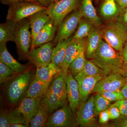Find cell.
<instances>
[{"instance_id":"484cf974","label":"cell","mask_w":127,"mask_h":127,"mask_svg":"<svg viewBox=\"0 0 127 127\" xmlns=\"http://www.w3.org/2000/svg\"><path fill=\"white\" fill-rule=\"evenodd\" d=\"M42 100L43 106L49 114L52 113L66 104V102L63 100L58 95L48 90L43 100Z\"/></svg>"},{"instance_id":"d6a6232c","label":"cell","mask_w":127,"mask_h":127,"mask_svg":"<svg viewBox=\"0 0 127 127\" xmlns=\"http://www.w3.org/2000/svg\"><path fill=\"white\" fill-rule=\"evenodd\" d=\"M16 73L0 61V84L6 82L17 75Z\"/></svg>"},{"instance_id":"d6986e66","label":"cell","mask_w":127,"mask_h":127,"mask_svg":"<svg viewBox=\"0 0 127 127\" xmlns=\"http://www.w3.org/2000/svg\"><path fill=\"white\" fill-rule=\"evenodd\" d=\"M61 71V68L51 62L47 66L37 67L35 77L41 81L51 84L55 77Z\"/></svg>"},{"instance_id":"4fadbf2b","label":"cell","mask_w":127,"mask_h":127,"mask_svg":"<svg viewBox=\"0 0 127 127\" xmlns=\"http://www.w3.org/2000/svg\"><path fill=\"white\" fill-rule=\"evenodd\" d=\"M41 100V98L24 97L18 106L14 110L30 123L36 112Z\"/></svg>"},{"instance_id":"f907efd6","label":"cell","mask_w":127,"mask_h":127,"mask_svg":"<svg viewBox=\"0 0 127 127\" xmlns=\"http://www.w3.org/2000/svg\"></svg>"},{"instance_id":"bcb514c9","label":"cell","mask_w":127,"mask_h":127,"mask_svg":"<svg viewBox=\"0 0 127 127\" xmlns=\"http://www.w3.org/2000/svg\"><path fill=\"white\" fill-rule=\"evenodd\" d=\"M121 90L122 92L124 98L127 99V83L124 85V86L123 87Z\"/></svg>"},{"instance_id":"7dc6e473","label":"cell","mask_w":127,"mask_h":127,"mask_svg":"<svg viewBox=\"0 0 127 127\" xmlns=\"http://www.w3.org/2000/svg\"><path fill=\"white\" fill-rule=\"evenodd\" d=\"M30 127L28 125L23 124L17 123L13 124H11L10 126V127Z\"/></svg>"},{"instance_id":"603a6c76","label":"cell","mask_w":127,"mask_h":127,"mask_svg":"<svg viewBox=\"0 0 127 127\" xmlns=\"http://www.w3.org/2000/svg\"><path fill=\"white\" fill-rule=\"evenodd\" d=\"M115 0H105L100 8L101 16L107 20L118 18L122 11Z\"/></svg>"},{"instance_id":"ffe728a7","label":"cell","mask_w":127,"mask_h":127,"mask_svg":"<svg viewBox=\"0 0 127 127\" xmlns=\"http://www.w3.org/2000/svg\"><path fill=\"white\" fill-rule=\"evenodd\" d=\"M66 76L62 71L59 73L51 82L48 89L65 102L67 98Z\"/></svg>"},{"instance_id":"9c48e42d","label":"cell","mask_w":127,"mask_h":127,"mask_svg":"<svg viewBox=\"0 0 127 127\" xmlns=\"http://www.w3.org/2000/svg\"><path fill=\"white\" fill-rule=\"evenodd\" d=\"M127 83V77L119 72H112L104 76L97 83L93 92L122 90Z\"/></svg>"},{"instance_id":"ba28073f","label":"cell","mask_w":127,"mask_h":127,"mask_svg":"<svg viewBox=\"0 0 127 127\" xmlns=\"http://www.w3.org/2000/svg\"><path fill=\"white\" fill-rule=\"evenodd\" d=\"M74 115L70 107L65 104L49 115L47 127H76L78 125Z\"/></svg>"},{"instance_id":"277c9868","label":"cell","mask_w":127,"mask_h":127,"mask_svg":"<svg viewBox=\"0 0 127 127\" xmlns=\"http://www.w3.org/2000/svg\"><path fill=\"white\" fill-rule=\"evenodd\" d=\"M47 8L39 2L26 1L14 2L10 5L6 20H12L18 22L35 13L47 10Z\"/></svg>"},{"instance_id":"7402d4cb","label":"cell","mask_w":127,"mask_h":127,"mask_svg":"<svg viewBox=\"0 0 127 127\" xmlns=\"http://www.w3.org/2000/svg\"><path fill=\"white\" fill-rule=\"evenodd\" d=\"M50 84L41 81L34 77L24 97L42 99L45 96Z\"/></svg>"},{"instance_id":"f35d334b","label":"cell","mask_w":127,"mask_h":127,"mask_svg":"<svg viewBox=\"0 0 127 127\" xmlns=\"http://www.w3.org/2000/svg\"><path fill=\"white\" fill-rule=\"evenodd\" d=\"M99 122L100 124H106L110 119L109 108L101 112L98 114Z\"/></svg>"},{"instance_id":"30bf717a","label":"cell","mask_w":127,"mask_h":127,"mask_svg":"<svg viewBox=\"0 0 127 127\" xmlns=\"http://www.w3.org/2000/svg\"><path fill=\"white\" fill-rule=\"evenodd\" d=\"M54 43L51 42L42 45L38 48L31 49L27 59L36 67L47 66L52 62V54Z\"/></svg>"},{"instance_id":"ac0fdd59","label":"cell","mask_w":127,"mask_h":127,"mask_svg":"<svg viewBox=\"0 0 127 127\" xmlns=\"http://www.w3.org/2000/svg\"><path fill=\"white\" fill-rule=\"evenodd\" d=\"M6 44L0 43V61L18 74L29 69L30 66L21 64L14 59L7 50Z\"/></svg>"},{"instance_id":"60d3db41","label":"cell","mask_w":127,"mask_h":127,"mask_svg":"<svg viewBox=\"0 0 127 127\" xmlns=\"http://www.w3.org/2000/svg\"><path fill=\"white\" fill-rule=\"evenodd\" d=\"M114 106L117 107L119 109L121 115L124 116H127V107L119 104L116 102L113 104Z\"/></svg>"},{"instance_id":"f1b7e54d","label":"cell","mask_w":127,"mask_h":127,"mask_svg":"<svg viewBox=\"0 0 127 127\" xmlns=\"http://www.w3.org/2000/svg\"><path fill=\"white\" fill-rule=\"evenodd\" d=\"M49 114L45 109L41 100L35 114L30 123V127H47Z\"/></svg>"},{"instance_id":"b9f144b4","label":"cell","mask_w":127,"mask_h":127,"mask_svg":"<svg viewBox=\"0 0 127 127\" xmlns=\"http://www.w3.org/2000/svg\"><path fill=\"white\" fill-rule=\"evenodd\" d=\"M122 56L124 64V65H127V41L125 42L124 46Z\"/></svg>"},{"instance_id":"3957f363","label":"cell","mask_w":127,"mask_h":127,"mask_svg":"<svg viewBox=\"0 0 127 127\" xmlns=\"http://www.w3.org/2000/svg\"><path fill=\"white\" fill-rule=\"evenodd\" d=\"M103 39L122 54L127 41V27L117 19L105 25L101 31Z\"/></svg>"},{"instance_id":"c3c4849f","label":"cell","mask_w":127,"mask_h":127,"mask_svg":"<svg viewBox=\"0 0 127 127\" xmlns=\"http://www.w3.org/2000/svg\"><path fill=\"white\" fill-rule=\"evenodd\" d=\"M121 73L124 76L127 77V65H124Z\"/></svg>"},{"instance_id":"5b68a950","label":"cell","mask_w":127,"mask_h":127,"mask_svg":"<svg viewBox=\"0 0 127 127\" xmlns=\"http://www.w3.org/2000/svg\"><path fill=\"white\" fill-rule=\"evenodd\" d=\"M30 29V22L28 18H25L17 23L15 42L19 53L27 58L32 43L31 32Z\"/></svg>"},{"instance_id":"2e32d148","label":"cell","mask_w":127,"mask_h":127,"mask_svg":"<svg viewBox=\"0 0 127 127\" xmlns=\"http://www.w3.org/2000/svg\"><path fill=\"white\" fill-rule=\"evenodd\" d=\"M57 28L58 27L55 25L52 20L50 19L37 34L34 44L31 47V49L38 47L53 41Z\"/></svg>"},{"instance_id":"ab89813d","label":"cell","mask_w":127,"mask_h":127,"mask_svg":"<svg viewBox=\"0 0 127 127\" xmlns=\"http://www.w3.org/2000/svg\"><path fill=\"white\" fill-rule=\"evenodd\" d=\"M117 20L127 27V7L123 9Z\"/></svg>"},{"instance_id":"1f68e13d","label":"cell","mask_w":127,"mask_h":127,"mask_svg":"<svg viewBox=\"0 0 127 127\" xmlns=\"http://www.w3.org/2000/svg\"><path fill=\"white\" fill-rule=\"evenodd\" d=\"M112 104L111 101L103 97L99 93L97 94L94 96L95 116H98L101 112L108 109Z\"/></svg>"},{"instance_id":"7a4b0ae2","label":"cell","mask_w":127,"mask_h":127,"mask_svg":"<svg viewBox=\"0 0 127 127\" xmlns=\"http://www.w3.org/2000/svg\"><path fill=\"white\" fill-rule=\"evenodd\" d=\"M35 76L34 72L29 69L7 81L6 94L11 104H16L24 97Z\"/></svg>"},{"instance_id":"681fc988","label":"cell","mask_w":127,"mask_h":127,"mask_svg":"<svg viewBox=\"0 0 127 127\" xmlns=\"http://www.w3.org/2000/svg\"><path fill=\"white\" fill-rule=\"evenodd\" d=\"M54 1V2H57V1H59L60 0H53Z\"/></svg>"},{"instance_id":"d590c367","label":"cell","mask_w":127,"mask_h":127,"mask_svg":"<svg viewBox=\"0 0 127 127\" xmlns=\"http://www.w3.org/2000/svg\"><path fill=\"white\" fill-rule=\"evenodd\" d=\"M9 112L7 110H1L0 114V127H10L9 119Z\"/></svg>"},{"instance_id":"6da1fadb","label":"cell","mask_w":127,"mask_h":127,"mask_svg":"<svg viewBox=\"0 0 127 127\" xmlns=\"http://www.w3.org/2000/svg\"><path fill=\"white\" fill-rule=\"evenodd\" d=\"M92 59L107 75L112 72L121 73L124 65L122 54L114 49L102 38Z\"/></svg>"},{"instance_id":"7bdbcfd3","label":"cell","mask_w":127,"mask_h":127,"mask_svg":"<svg viewBox=\"0 0 127 127\" xmlns=\"http://www.w3.org/2000/svg\"><path fill=\"white\" fill-rule=\"evenodd\" d=\"M1 2H2V4L9 5L14 2L21 1H26L39 3L37 0H1Z\"/></svg>"},{"instance_id":"83f0119b","label":"cell","mask_w":127,"mask_h":127,"mask_svg":"<svg viewBox=\"0 0 127 127\" xmlns=\"http://www.w3.org/2000/svg\"><path fill=\"white\" fill-rule=\"evenodd\" d=\"M96 27L92 22L89 20H81L78 28L74 36L73 37L71 42L82 40L88 36L90 32Z\"/></svg>"},{"instance_id":"836d02e7","label":"cell","mask_w":127,"mask_h":127,"mask_svg":"<svg viewBox=\"0 0 127 127\" xmlns=\"http://www.w3.org/2000/svg\"><path fill=\"white\" fill-rule=\"evenodd\" d=\"M99 94L111 102H117L124 99L122 90L117 91H104L99 93Z\"/></svg>"},{"instance_id":"d4e9b609","label":"cell","mask_w":127,"mask_h":127,"mask_svg":"<svg viewBox=\"0 0 127 127\" xmlns=\"http://www.w3.org/2000/svg\"><path fill=\"white\" fill-rule=\"evenodd\" d=\"M79 10L83 17L92 22L96 27H98L101 24V20L97 15L92 0H82Z\"/></svg>"},{"instance_id":"7c38bea8","label":"cell","mask_w":127,"mask_h":127,"mask_svg":"<svg viewBox=\"0 0 127 127\" xmlns=\"http://www.w3.org/2000/svg\"><path fill=\"white\" fill-rule=\"evenodd\" d=\"M105 76L99 75L95 76H74L77 82L79 94L80 104L86 102L89 95L93 92L97 83Z\"/></svg>"},{"instance_id":"4dcf8cb0","label":"cell","mask_w":127,"mask_h":127,"mask_svg":"<svg viewBox=\"0 0 127 127\" xmlns=\"http://www.w3.org/2000/svg\"><path fill=\"white\" fill-rule=\"evenodd\" d=\"M79 76H95L107 75L104 70L100 68L93 61L87 60L83 69L77 75Z\"/></svg>"},{"instance_id":"f6af8a7d","label":"cell","mask_w":127,"mask_h":127,"mask_svg":"<svg viewBox=\"0 0 127 127\" xmlns=\"http://www.w3.org/2000/svg\"><path fill=\"white\" fill-rule=\"evenodd\" d=\"M37 0L40 4L47 7H49L51 4L54 2L53 0Z\"/></svg>"},{"instance_id":"52a82bcc","label":"cell","mask_w":127,"mask_h":127,"mask_svg":"<svg viewBox=\"0 0 127 127\" xmlns=\"http://www.w3.org/2000/svg\"><path fill=\"white\" fill-rule=\"evenodd\" d=\"M83 17L79 10H74L69 15L66 16L58 27L57 33L53 43H57L60 41L70 38L77 28Z\"/></svg>"},{"instance_id":"74e56055","label":"cell","mask_w":127,"mask_h":127,"mask_svg":"<svg viewBox=\"0 0 127 127\" xmlns=\"http://www.w3.org/2000/svg\"><path fill=\"white\" fill-rule=\"evenodd\" d=\"M110 119L115 120L121 116L120 110L117 107L112 104L109 108Z\"/></svg>"},{"instance_id":"9a60e30c","label":"cell","mask_w":127,"mask_h":127,"mask_svg":"<svg viewBox=\"0 0 127 127\" xmlns=\"http://www.w3.org/2000/svg\"><path fill=\"white\" fill-rule=\"evenodd\" d=\"M87 41L86 37L82 40L70 42L68 45L62 68V72L66 76L68 73L69 66L79 55L83 46L86 44Z\"/></svg>"},{"instance_id":"5bb4252c","label":"cell","mask_w":127,"mask_h":127,"mask_svg":"<svg viewBox=\"0 0 127 127\" xmlns=\"http://www.w3.org/2000/svg\"><path fill=\"white\" fill-rule=\"evenodd\" d=\"M66 81L69 106L75 114L80 105V94L78 84L74 77L68 73L66 76Z\"/></svg>"},{"instance_id":"e0dca14e","label":"cell","mask_w":127,"mask_h":127,"mask_svg":"<svg viewBox=\"0 0 127 127\" xmlns=\"http://www.w3.org/2000/svg\"><path fill=\"white\" fill-rule=\"evenodd\" d=\"M46 10L37 12L27 18L30 21V28L31 30V47L34 44L35 39L37 34L41 31L46 23L51 19L50 16L46 12Z\"/></svg>"},{"instance_id":"8fae6325","label":"cell","mask_w":127,"mask_h":127,"mask_svg":"<svg viewBox=\"0 0 127 127\" xmlns=\"http://www.w3.org/2000/svg\"><path fill=\"white\" fill-rule=\"evenodd\" d=\"M95 116L94 96H92L86 102L80 104L76 117L77 125L83 127H95Z\"/></svg>"},{"instance_id":"e575fe53","label":"cell","mask_w":127,"mask_h":127,"mask_svg":"<svg viewBox=\"0 0 127 127\" xmlns=\"http://www.w3.org/2000/svg\"><path fill=\"white\" fill-rule=\"evenodd\" d=\"M9 119L10 125L13 124L21 123L26 124L30 127V123L26 121L21 116L16 112L14 110L9 111Z\"/></svg>"},{"instance_id":"ee69618b","label":"cell","mask_w":127,"mask_h":127,"mask_svg":"<svg viewBox=\"0 0 127 127\" xmlns=\"http://www.w3.org/2000/svg\"><path fill=\"white\" fill-rule=\"evenodd\" d=\"M118 4L122 9L127 7V0H115Z\"/></svg>"},{"instance_id":"8d00e7d4","label":"cell","mask_w":127,"mask_h":127,"mask_svg":"<svg viewBox=\"0 0 127 127\" xmlns=\"http://www.w3.org/2000/svg\"><path fill=\"white\" fill-rule=\"evenodd\" d=\"M110 127H127V116L121 115L120 117L115 119L110 125Z\"/></svg>"},{"instance_id":"4316f807","label":"cell","mask_w":127,"mask_h":127,"mask_svg":"<svg viewBox=\"0 0 127 127\" xmlns=\"http://www.w3.org/2000/svg\"><path fill=\"white\" fill-rule=\"evenodd\" d=\"M17 23L12 20H7L5 23L0 24V43L15 42Z\"/></svg>"},{"instance_id":"cb8c5ba5","label":"cell","mask_w":127,"mask_h":127,"mask_svg":"<svg viewBox=\"0 0 127 127\" xmlns=\"http://www.w3.org/2000/svg\"><path fill=\"white\" fill-rule=\"evenodd\" d=\"M72 38L70 37L68 39L60 41L58 42L56 46L53 48L51 62L56 64L61 70L67 48Z\"/></svg>"},{"instance_id":"8992f818","label":"cell","mask_w":127,"mask_h":127,"mask_svg":"<svg viewBox=\"0 0 127 127\" xmlns=\"http://www.w3.org/2000/svg\"><path fill=\"white\" fill-rule=\"evenodd\" d=\"M79 0H60L50 5L46 12L55 25L58 27L69 13L74 11L79 5Z\"/></svg>"},{"instance_id":"44dd1931","label":"cell","mask_w":127,"mask_h":127,"mask_svg":"<svg viewBox=\"0 0 127 127\" xmlns=\"http://www.w3.org/2000/svg\"><path fill=\"white\" fill-rule=\"evenodd\" d=\"M102 38L101 31L95 27L90 32L87 38L85 55L87 59H93L94 53Z\"/></svg>"},{"instance_id":"f546056e","label":"cell","mask_w":127,"mask_h":127,"mask_svg":"<svg viewBox=\"0 0 127 127\" xmlns=\"http://www.w3.org/2000/svg\"><path fill=\"white\" fill-rule=\"evenodd\" d=\"M86 47V44L83 46L79 55L69 66L68 72L70 71V73L73 76L77 75L84 67L87 60L85 55Z\"/></svg>"}]
</instances>
